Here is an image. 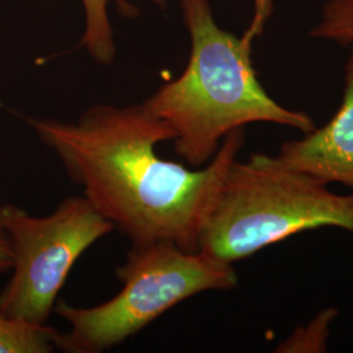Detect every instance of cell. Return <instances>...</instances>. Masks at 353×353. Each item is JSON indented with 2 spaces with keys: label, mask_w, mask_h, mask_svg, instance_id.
Returning <instances> with one entry per match:
<instances>
[{
  "label": "cell",
  "mask_w": 353,
  "mask_h": 353,
  "mask_svg": "<svg viewBox=\"0 0 353 353\" xmlns=\"http://www.w3.org/2000/svg\"><path fill=\"white\" fill-rule=\"evenodd\" d=\"M279 159L292 169L325 183H341L353 191V50L344 68L341 106L330 122L281 145Z\"/></svg>",
  "instance_id": "8992f818"
},
{
  "label": "cell",
  "mask_w": 353,
  "mask_h": 353,
  "mask_svg": "<svg viewBox=\"0 0 353 353\" xmlns=\"http://www.w3.org/2000/svg\"><path fill=\"white\" fill-rule=\"evenodd\" d=\"M85 14V29L80 46L85 48L97 63L109 65L115 59L113 26L109 7L114 4L117 12L127 19L139 16V8L127 0H81Z\"/></svg>",
  "instance_id": "52a82bcc"
},
{
  "label": "cell",
  "mask_w": 353,
  "mask_h": 353,
  "mask_svg": "<svg viewBox=\"0 0 353 353\" xmlns=\"http://www.w3.org/2000/svg\"><path fill=\"white\" fill-rule=\"evenodd\" d=\"M323 227L353 233V191L335 194L278 156L255 153L230 165L201 234L199 252L233 265L290 236Z\"/></svg>",
  "instance_id": "3957f363"
},
{
  "label": "cell",
  "mask_w": 353,
  "mask_h": 353,
  "mask_svg": "<svg viewBox=\"0 0 353 353\" xmlns=\"http://www.w3.org/2000/svg\"><path fill=\"white\" fill-rule=\"evenodd\" d=\"M191 38L183 72L143 102L174 132V151L192 168L214 159L234 130L265 122L300 130L316 128L310 115L275 101L252 65V41L221 29L208 0H181Z\"/></svg>",
  "instance_id": "7a4b0ae2"
},
{
  "label": "cell",
  "mask_w": 353,
  "mask_h": 353,
  "mask_svg": "<svg viewBox=\"0 0 353 353\" xmlns=\"http://www.w3.org/2000/svg\"><path fill=\"white\" fill-rule=\"evenodd\" d=\"M58 331L0 314V353H50L57 350Z\"/></svg>",
  "instance_id": "ba28073f"
},
{
  "label": "cell",
  "mask_w": 353,
  "mask_h": 353,
  "mask_svg": "<svg viewBox=\"0 0 353 353\" xmlns=\"http://www.w3.org/2000/svg\"><path fill=\"white\" fill-rule=\"evenodd\" d=\"M12 267V250L11 242L1 220V204H0V274L11 270Z\"/></svg>",
  "instance_id": "30bf717a"
},
{
  "label": "cell",
  "mask_w": 353,
  "mask_h": 353,
  "mask_svg": "<svg viewBox=\"0 0 353 353\" xmlns=\"http://www.w3.org/2000/svg\"><path fill=\"white\" fill-rule=\"evenodd\" d=\"M148 1L154 4V6H157L159 8H165V6H166V0H148Z\"/></svg>",
  "instance_id": "8fae6325"
},
{
  "label": "cell",
  "mask_w": 353,
  "mask_h": 353,
  "mask_svg": "<svg viewBox=\"0 0 353 353\" xmlns=\"http://www.w3.org/2000/svg\"><path fill=\"white\" fill-rule=\"evenodd\" d=\"M12 250V276L0 292V314L46 325L76 261L115 227L83 196H70L54 212L36 217L1 205Z\"/></svg>",
  "instance_id": "5b68a950"
},
{
  "label": "cell",
  "mask_w": 353,
  "mask_h": 353,
  "mask_svg": "<svg viewBox=\"0 0 353 353\" xmlns=\"http://www.w3.org/2000/svg\"><path fill=\"white\" fill-rule=\"evenodd\" d=\"M254 3V17H252V26L245 32L243 37L252 41L258 37L265 28V21L271 16L274 10V0H252Z\"/></svg>",
  "instance_id": "9c48e42d"
},
{
  "label": "cell",
  "mask_w": 353,
  "mask_h": 353,
  "mask_svg": "<svg viewBox=\"0 0 353 353\" xmlns=\"http://www.w3.org/2000/svg\"><path fill=\"white\" fill-rule=\"evenodd\" d=\"M122 288L106 303L81 307L58 300L54 312L70 330L59 332L57 348L68 353H100L138 334L192 296L237 287L232 263L203 252H188L172 241L132 245L117 267Z\"/></svg>",
  "instance_id": "277c9868"
},
{
  "label": "cell",
  "mask_w": 353,
  "mask_h": 353,
  "mask_svg": "<svg viewBox=\"0 0 353 353\" xmlns=\"http://www.w3.org/2000/svg\"><path fill=\"white\" fill-rule=\"evenodd\" d=\"M28 122L89 203L132 245L172 241L188 252L199 250L228 170L245 144L239 128L204 168L163 159L156 147L173 141L174 132L143 102L94 105L77 122Z\"/></svg>",
  "instance_id": "6da1fadb"
}]
</instances>
